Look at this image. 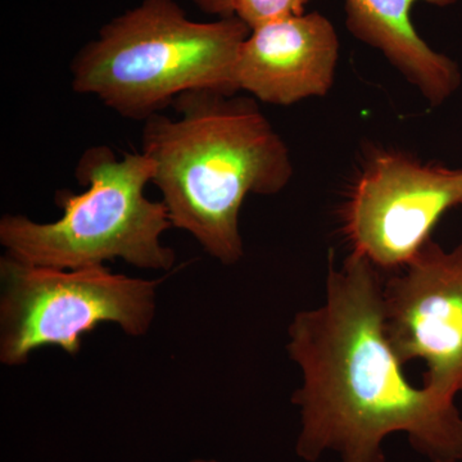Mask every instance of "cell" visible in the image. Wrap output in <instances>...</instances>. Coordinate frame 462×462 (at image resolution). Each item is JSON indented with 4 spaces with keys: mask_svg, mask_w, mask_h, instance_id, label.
I'll return each mask as SVG.
<instances>
[{
    "mask_svg": "<svg viewBox=\"0 0 462 462\" xmlns=\"http://www.w3.org/2000/svg\"><path fill=\"white\" fill-rule=\"evenodd\" d=\"M384 282L352 252L340 266L329 264L324 302L289 324L287 351L302 376L291 403L303 461L336 452L340 462H385L383 443L398 433L428 461H462L455 401L412 385L389 343Z\"/></svg>",
    "mask_w": 462,
    "mask_h": 462,
    "instance_id": "1",
    "label": "cell"
},
{
    "mask_svg": "<svg viewBox=\"0 0 462 462\" xmlns=\"http://www.w3.org/2000/svg\"><path fill=\"white\" fill-rule=\"evenodd\" d=\"M176 117L144 121L142 153L153 163L172 227L225 266L245 257L239 216L249 194L275 196L293 176L287 145L254 99L214 90L181 94Z\"/></svg>",
    "mask_w": 462,
    "mask_h": 462,
    "instance_id": "2",
    "label": "cell"
},
{
    "mask_svg": "<svg viewBox=\"0 0 462 462\" xmlns=\"http://www.w3.org/2000/svg\"><path fill=\"white\" fill-rule=\"evenodd\" d=\"M251 29L238 17L190 20L175 0H141L72 58V88L143 121L194 90L238 93L236 67Z\"/></svg>",
    "mask_w": 462,
    "mask_h": 462,
    "instance_id": "3",
    "label": "cell"
},
{
    "mask_svg": "<svg viewBox=\"0 0 462 462\" xmlns=\"http://www.w3.org/2000/svg\"><path fill=\"white\" fill-rule=\"evenodd\" d=\"M83 193L58 190L62 215L39 223L23 215L3 216L0 243L5 254L36 266L81 269L123 260L142 270L170 272L176 254L162 242L171 229L162 200L145 196L153 163L145 154L116 156L107 145L81 154L75 169Z\"/></svg>",
    "mask_w": 462,
    "mask_h": 462,
    "instance_id": "4",
    "label": "cell"
},
{
    "mask_svg": "<svg viewBox=\"0 0 462 462\" xmlns=\"http://www.w3.org/2000/svg\"><path fill=\"white\" fill-rule=\"evenodd\" d=\"M158 279L133 278L103 266L54 269L0 257V363L23 366L42 346L80 354L102 324L130 337L151 330Z\"/></svg>",
    "mask_w": 462,
    "mask_h": 462,
    "instance_id": "5",
    "label": "cell"
},
{
    "mask_svg": "<svg viewBox=\"0 0 462 462\" xmlns=\"http://www.w3.org/2000/svg\"><path fill=\"white\" fill-rule=\"evenodd\" d=\"M456 207H462V169L420 162L402 152H376L349 194L343 225L352 252L380 272H400Z\"/></svg>",
    "mask_w": 462,
    "mask_h": 462,
    "instance_id": "6",
    "label": "cell"
},
{
    "mask_svg": "<svg viewBox=\"0 0 462 462\" xmlns=\"http://www.w3.org/2000/svg\"><path fill=\"white\" fill-rule=\"evenodd\" d=\"M384 318L400 363L425 364L424 387L447 400L462 394V239L451 251L430 239L384 282Z\"/></svg>",
    "mask_w": 462,
    "mask_h": 462,
    "instance_id": "7",
    "label": "cell"
},
{
    "mask_svg": "<svg viewBox=\"0 0 462 462\" xmlns=\"http://www.w3.org/2000/svg\"><path fill=\"white\" fill-rule=\"evenodd\" d=\"M338 33L322 14L273 21L251 30L236 67L238 90L263 103L291 106L333 87Z\"/></svg>",
    "mask_w": 462,
    "mask_h": 462,
    "instance_id": "8",
    "label": "cell"
},
{
    "mask_svg": "<svg viewBox=\"0 0 462 462\" xmlns=\"http://www.w3.org/2000/svg\"><path fill=\"white\" fill-rule=\"evenodd\" d=\"M419 2L447 7L457 0H346V23L355 38L382 51L431 106H440L460 87L461 72L416 32L411 11Z\"/></svg>",
    "mask_w": 462,
    "mask_h": 462,
    "instance_id": "9",
    "label": "cell"
},
{
    "mask_svg": "<svg viewBox=\"0 0 462 462\" xmlns=\"http://www.w3.org/2000/svg\"><path fill=\"white\" fill-rule=\"evenodd\" d=\"M310 0H236L234 16L254 30L273 21L302 16Z\"/></svg>",
    "mask_w": 462,
    "mask_h": 462,
    "instance_id": "10",
    "label": "cell"
},
{
    "mask_svg": "<svg viewBox=\"0 0 462 462\" xmlns=\"http://www.w3.org/2000/svg\"><path fill=\"white\" fill-rule=\"evenodd\" d=\"M203 14L217 18L234 16V2L236 0H191Z\"/></svg>",
    "mask_w": 462,
    "mask_h": 462,
    "instance_id": "11",
    "label": "cell"
},
{
    "mask_svg": "<svg viewBox=\"0 0 462 462\" xmlns=\"http://www.w3.org/2000/svg\"><path fill=\"white\" fill-rule=\"evenodd\" d=\"M185 462H221V461L214 460V458H193V460L185 461Z\"/></svg>",
    "mask_w": 462,
    "mask_h": 462,
    "instance_id": "12",
    "label": "cell"
}]
</instances>
